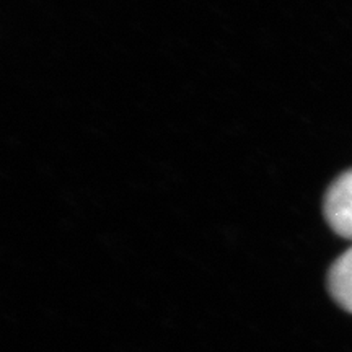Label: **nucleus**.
<instances>
[{
  "mask_svg": "<svg viewBox=\"0 0 352 352\" xmlns=\"http://www.w3.org/2000/svg\"><path fill=\"white\" fill-rule=\"evenodd\" d=\"M324 217L338 235L352 239V170L334 179L324 196Z\"/></svg>",
  "mask_w": 352,
  "mask_h": 352,
  "instance_id": "obj_1",
  "label": "nucleus"
},
{
  "mask_svg": "<svg viewBox=\"0 0 352 352\" xmlns=\"http://www.w3.org/2000/svg\"><path fill=\"white\" fill-rule=\"evenodd\" d=\"M328 289L334 300L352 314V248L334 261L328 274Z\"/></svg>",
  "mask_w": 352,
  "mask_h": 352,
  "instance_id": "obj_2",
  "label": "nucleus"
}]
</instances>
